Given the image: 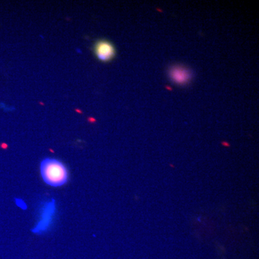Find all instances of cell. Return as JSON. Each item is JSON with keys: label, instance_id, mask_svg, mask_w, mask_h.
I'll return each mask as SVG.
<instances>
[{"label": "cell", "instance_id": "cell-1", "mask_svg": "<svg viewBox=\"0 0 259 259\" xmlns=\"http://www.w3.org/2000/svg\"><path fill=\"white\" fill-rule=\"evenodd\" d=\"M42 180L51 187H61L68 180V171L64 163L56 158H47L40 163Z\"/></svg>", "mask_w": 259, "mask_h": 259}, {"label": "cell", "instance_id": "cell-2", "mask_svg": "<svg viewBox=\"0 0 259 259\" xmlns=\"http://www.w3.org/2000/svg\"><path fill=\"white\" fill-rule=\"evenodd\" d=\"M168 77L170 80L179 86H185L192 81L193 74L189 68L181 65H175L168 70Z\"/></svg>", "mask_w": 259, "mask_h": 259}, {"label": "cell", "instance_id": "cell-3", "mask_svg": "<svg viewBox=\"0 0 259 259\" xmlns=\"http://www.w3.org/2000/svg\"><path fill=\"white\" fill-rule=\"evenodd\" d=\"M94 53L99 61L107 63L115 58L116 49L114 44L109 40H100L94 46Z\"/></svg>", "mask_w": 259, "mask_h": 259}, {"label": "cell", "instance_id": "cell-4", "mask_svg": "<svg viewBox=\"0 0 259 259\" xmlns=\"http://www.w3.org/2000/svg\"><path fill=\"white\" fill-rule=\"evenodd\" d=\"M54 210V202L53 203V202H51V204H49V205L47 206V209H46V212L44 213V215H42V218L41 221H40V223H39L38 226H37L36 229H35V232H38L44 231L47 228L48 225H49V222L51 220V216H52L53 211Z\"/></svg>", "mask_w": 259, "mask_h": 259}]
</instances>
